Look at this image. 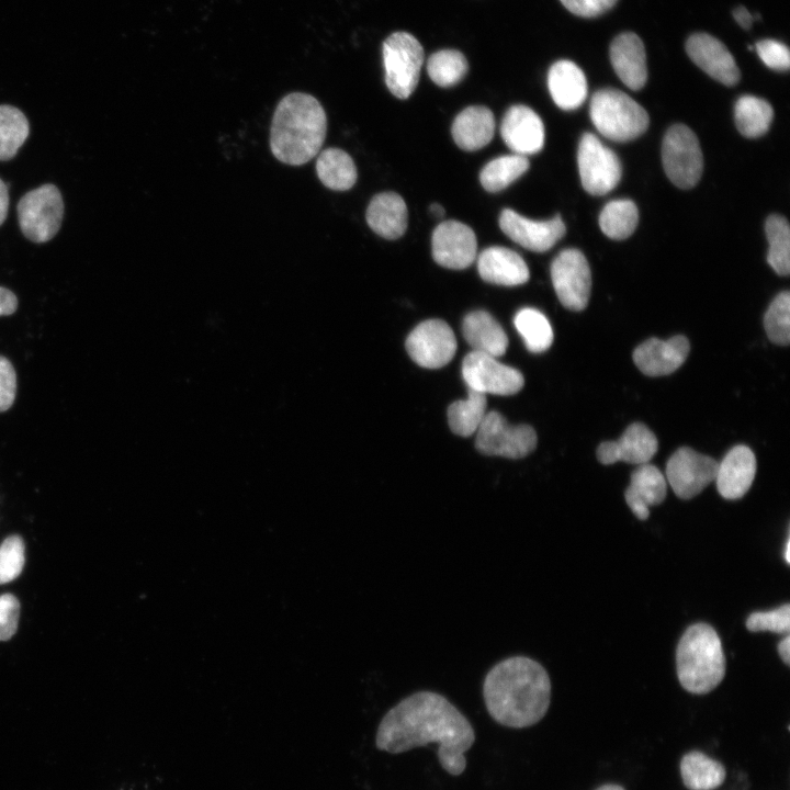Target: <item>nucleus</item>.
Masks as SVG:
<instances>
[{
    "instance_id": "nucleus-1",
    "label": "nucleus",
    "mask_w": 790,
    "mask_h": 790,
    "mask_svg": "<svg viewBox=\"0 0 790 790\" xmlns=\"http://www.w3.org/2000/svg\"><path fill=\"white\" fill-rule=\"evenodd\" d=\"M474 742L469 720L444 696L429 690L414 692L391 708L375 738L379 749L392 754L436 744L439 763L453 776L464 771L465 753Z\"/></svg>"
},
{
    "instance_id": "nucleus-2",
    "label": "nucleus",
    "mask_w": 790,
    "mask_h": 790,
    "mask_svg": "<svg viewBox=\"0 0 790 790\" xmlns=\"http://www.w3.org/2000/svg\"><path fill=\"white\" fill-rule=\"evenodd\" d=\"M489 715L499 724L522 729L538 723L551 702V680L535 659L516 655L495 664L483 681Z\"/></svg>"
},
{
    "instance_id": "nucleus-3",
    "label": "nucleus",
    "mask_w": 790,
    "mask_h": 790,
    "mask_svg": "<svg viewBox=\"0 0 790 790\" xmlns=\"http://www.w3.org/2000/svg\"><path fill=\"white\" fill-rule=\"evenodd\" d=\"M326 131L327 117L319 101L307 93L292 92L274 110L270 149L285 165H305L319 153Z\"/></svg>"
},
{
    "instance_id": "nucleus-4",
    "label": "nucleus",
    "mask_w": 790,
    "mask_h": 790,
    "mask_svg": "<svg viewBox=\"0 0 790 790\" xmlns=\"http://www.w3.org/2000/svg\"><path fill=\"white\" fill-rule=\"evenodd\" d=\"M679 682L691 693L713 690L725 675V657L715 630L703 622L690 625L676 651Z\"/></svg>"
},
{
    "instance_id": "nucleus-5",
    "label": "nucleus",
    "mask_w": 790,
    "mask_h": 790,
    "mask_svg": "<svg viewBox=\"0 0 790 790\" xmlns=\"http://www.w3.org/2000/svg\"><path fill=\"white\" fill-rule=\"evenodd\" d=\"M589 114L598 132L614 142H629L648 127V115L642 105L627 93L601 89L590 100Z\"/></svg>"
},
{
    "instance_id": "nucleus-6",
    "label": "nucleus",
    "mask_w": 790,
    "mask_h": 790,
    "mask_svg": "<svg viewBox=\"0 0 790 790\" xmlns=\"http://www.w3.org/2000/svg\"><path fill=\"white\" fill-rule=\"evenodd\" d=\"M16 213L20 229L26 239L35 244L49 241L61 226V193L53 183L42 184L20 199Z\"/></svg>"
},
{
    "instance_id": "nucleus-7",
    "label": "nucleus",
    "mask_w": 790,
    "mask_h": 790,
    "mask_svg": "<svg viewBox=\"0 0 790 790\" xmlns=\"http://www.w3.org/2000/svg\"><path fill=\"white\" fill-rule=\"evenodd\" d=\"M385 83L393 95L407 99L415 91L424 63V49L407 32H395L383 43Z\"/></svg>"
},
{
    "instance_id": "nucleus-8",
    "label": "nucleus",
    "mask_w": 790,
    "mask_h": 790,
    "mask_svg": "<svg viewBox=\"0 0 790 790\" xmlns=\"http://www.w3.org/2000/svg\"><path fill=\"white\" fill-rule=\"evenodd\" d=\"M663 167L668 179L680 189L695 187L703 170V156L696 134L686 125L675 124L662 145Z\"/></svg>"
},
{
    "instance_id": "nucleus-9",
    "label": "nucleus",
    "mask_w": 790,
    "mask_h": 790,
    "mask_svg": "<svg viewBox=\"0 0 790 790\" xmlns=\"http://www.w3.org/2000/svg\"><path fill=\"white\" fill-rule=\"evenodd\" d=\"M476 432V449L486 455L520 459L531 453L538 442L532 427L512 426L497 411L486 413Z\"/></svg>"
},
{
    "instance_id": "nucleus-10",
    "label": "nucleus",
    "mask_w": 790,
    "mask_h": 790,
    "mask_svg": "<svg viewBox=\"0 0 790 790\" xmlns=\"http://www.w3.org/2000/svg\"><path fill=\"white\" fill-rule=\"evenodd\" d=\"M577 163L582 185L589 194H607L621 179L618 156L591 133L583 134L579 140Z\"/></svg>"
},
{
    "instance_id": "nucleus-11",
    "label": "nucleus",
    "mask_w": 790,
    "mask_h": 790,
    "mask_svg": "<svg viewBox=\"0 0 790 790\" xmlns=\"http://www.w3.org/2000/svg\"><path fill=\"white\" fill-rule=\"evenodd\" d=\"M551 279L561 304L571 311H583L590 297L591 272L578 249L561 251L552 261Z\"/></svg>"
},
{
    "instance_id": "nucleus-12",
    "label": "nucleus",
    "mask_w": 790,
    "mask_h": 790,
    "mask_svg": "<svg viewBox=\"0 0 790 790\" xmlns=\"http://www.w3.org/2000/svg\"><path fill=\"white\" fill-rule=\"evenodd\" d=\"M462 376L469 388L485 395H514L524 384L520 371L500 363L495 357L477 351L470 352L463 359Z\"/></svg>"
},
{
    "instance_id": "nucleus-13",
    "label": "nucleus",
    "mask_w": 790,
    "mask_h": 790,
    "mask_svg": "<svg viewBox=\"0 0 790 790\" xmlns=\"http://www.w3.org/2000/svg\"><path fill=\"white\" fill-rule=\"evenodd\" d=\"M718 466L711 456L681 447L667 461L666 478L676 496L690 499L715 479Z\"/></svg>"
},
{
    "instance_id": "nucleus-14",
    "label": "nucleus",
    "mask_w": 790,
    "mask_h": 790,
    "mask_svg": "<svg viewBox=\"0 0 790 790\" xmlns=\"http://www.w3.org/2000/svg\"><path fill=\"white\" fill-rule=\"evenodd\" d=\"M405 347L418 365L439 369L453 359L458 345L453 330L445 321L428 319L408 335Z\"/></svg>"
},
{
    "instance_id": "nucleus-15",
    "label": "nucleus",
    "mask_w": 790,
    "mask_h": 790,
    "mask_svg": "<svg viewBox=\"0 0 790 790\" xmlns=\"http://www.w3.org/2000/svg\"><path fill=\"white\" fill-rule=\"evenodd\" d=\"M431 249L433 260L439 266L463 270L476 258V236L470 226L458 221H445L435 228Z\"/></svg>"
},
{
    "instance_id": "nucleus-16",
    "label": "nucleus",
    "mask_w": 790,
    "mask_h": 790,
    "mask_svg": "<svg viewBox=\"0 0 790 790\" xmlns=\"http://www.w3.org/2000/svg\"><path fill=\"white\" fill-rule=\"evenodd\" d=\"M499 226L511 240L535 252H544L551 249L563 238L566 232L565 224L560 215L548 221H533L511 208L501 211Z\"/></svg>"
},
{
    "instance_id": "nucleus-17",
    "label": "nucleus",
    "mask_w": 790,
    "mask_h": 790,
    "mask_svg": "<svg viewBox=\"0 0 790 790\" xmlns=\"http://www.w3.org/2000/svg\"><path fill=\"white\" fill-rule=\"evenodd\" d=\"M690 59L706 74L725 86L740 80V70L726 46L707 33L692 34L686 43Z\"/></svg>"
},
{
    "instance_id": "nucleus-18",
    "label": "nucleus",
    "mask_w": 790,
    "mask_h": 790,
    "mask_svg": "<svg viewBox=\"0 0 790 790\" xmlns=\"http://www.w3.org/2000/svg\"><path fill=\"white\" fill-rule=\"evenodd\" d=\"M657 449L658 442L652 430L641 422H634L618 440L601 442L596 454L605 465L619 461L641 465L648 463Z\"/></svg>"
},
{
    "instance_id": "nucleus-19",
    "label": "nucleus",
    "mask_w": 790,
    "mask_h": 790,
    "mask_svg": "<svg viewBox=\"0 0 790 790\" xmlns=\"http://www.w3.org/2000/svg\"><path fill=\"white\" fill-rule=\"evenodd\" d=\"M500 134L505 144L518 155L539 153L544 145V125L541 117L529 106L512 105L505 113Z\"/></svg>"
},
{
    "instance_id": "nucleus-20",
    "label": "nucleus",
    "mask_w": 790,
    "mask_h": 790,
    "mask_svg": "<svg viewBox=\"0 0 790 790\" xmlns=\"http://www.w3.org/2000/svg\"><path fill=\"white\" fill-rule=\"evenodd\" d=\"M690 350L687 337L678 335L662 340L650 338L633 351V361L647 376H663L675 372L686 361Z\"/></svg>"
},
{
    "instance_id": "nucleus-21",
    "label": "nucleus",
    "mask_w": 790,
    "mask_h": 790,
    "mask_svg": "<svg viewBox=\"0 0 790 790\" xmlns=\"http://www.w3.org/2000/svg\"><path fill=\"white\" fill-rule=\"evenodd\" d=\"M757 463L754 452L746 445L733 447L719 463L715 484L725 499H740L751 488Z\"/></svg>"
},
{
    "instance_id": "nucleus-22",
    "label": "nucleus",
    "mask_w": 790,
    "mask_h": 790,
    "mask_svg": "<svg viewBox=\"0 0 790 790\" xmlns=\"http://www.w3.org/2000/svg\"><path fill=\"white\" fill-rule=\"evenodd\" d=\"M609 53L620 80L632 90L642 89L647 79V67L641 38L632 32L621 33L611 42Z\"/></svg>"
},
{
    "instance_id": "nucleus-23",
    "label": "nucleus",
    "mask_w": 790,
    "mask_h": 790,
    "mask_svg": "<svg viewBox=\"0 0 790 790\" xmlns=\"http://www.w3.org/2000/svg\"><path fill=\"white\" fill-rule=\"evenodd\" d=\"M481 278L493 284L516 286L528 282L529 268L516 251L494 246L483 250L477 259Z\"/></svg>"
},
{
    "instance_id": "nucleus-24",
    "label": "nucleus",
    "mask_w": 790,
    "mask_h": 790,
    "mask_svg": "<svg viewBox=\"0 0 790 790\" xmlns=\"http://www.w3.org/2000/svg\"><path fill=\"white\" fill-rule=\"evenodd\" d=\"M667 482L662 472L650 463L639 465L631 474L630 485L625 489V501L640 520L650 516V507L663 503L666 497Z\"/></svg>"
},
{
    "instance_id": "nucleus-25",
    "label": "nucleus",
    "mask_w": 790,
    "mask_h": 790,
    "mask_svg": "<svg viewBox=\"0 0 790 790\" xmlns=\"http://www.w3.org/2000/svg\"><path fill=\"white\" fill-rule=\"evenodd\" d=\"M365 218L370 228L379 236L397 239L405 234L408 225L407 205L398 193L382 192L370 201Z\"/></svg>"
},
{
    "instance_id": "nucleus-26",
    "label": "nucleus",
    "mask_w": 790,
    "mask_h": 790,
    "mask_svg": "<svg viewBox=\"0 0 790 790\" xmlns=\"http://www.w3.org/2000/svg\"><path fill=\"white\" fill-rule=\"evenodd\" d=\"M548 87L555 104L565 111L579 108L587 97L586 77L571 60H558L550 67Z\"/></svg>"
},
{
    "instance_id": "nucleus-27",
    "label": "nucleus",
    "mask_w": 790,
    "mask_h": 790,
    "mask_svg": "<svg viewBox=\"0 0 790 790\" xmlns=\"http://www.w3.org/2000/svg\"><path fill=\"white\" fill-rule=\"evenodd\" d=\"M495 132L493 112L482 105H471L454 119L451 134L455 144L463 150L474 151L486 146Z\"/></svg>"
},
{
    "instance_id": "nucleus-28",
    "label": "nucleus",
    "mask_w": 790,
    "mask_h": 790,
    "mask_svg": "<svg viewBox=\"0 0 790 790\" xmlns=\"http://www.w3.org/2000/svg\"><path fill=\"white\" fill-rule=\"evenodd\" d=\"M462 332L473 351L498 358L507 350L508 338L505 330L485 311H475L467 314L463 319Z\"/></svg>"
},
{
    "instance_id": "nucleus-29",
    "label": "nucleus",
    "mask_w": 790,
    "mask_h": 790,
    "mask_svg": "<svg viewBox=\"0 0 790 790\" xmlns=\"http://www.w3.org/2000/svg\"><path fill=\"white\" fill-rule=\"evenodd\" d=\"M320 182L334 191H347L357 182L358 171L351 156L339 148L324 149L316 161Z\"/></svg>"
},
{
    "instance_id": "nucleus-30",
    "label": "nucleus",
    "mask_w": 790,
    "mask_h": 790,
    "mask_svg": "<svg viewBox=\"0 0 790 790\" xmlns=\"http://www.w3.org/2000/svg\"><path fill=\"white\" fill-rule=\"evenodd\" d=\"M680 774L685 786L690 790H712L725 779L722 764L700 752H690L682 757Z\"/></svg>"
},
{
    "instance_id": "nucleus-31",
    "label": "nucleus",
    "mask_w": 790,
    "mask_h": 790,
    "mask_svg": "<svg viewBox=\"0 0 790 790\" xmlns=\"http://www.w3.org/2000/svg\"><path fill=\"white\" fill-rule=\"evenodd\" d=\"M734 117L735 125L743 136L756 138L768 131L774 119V110L766 100L746 94L736 101Z\"/></svg>"
},
{
    "instance_id": "nucleus-32",
    "label": "nucleus",
    "mask_w": 790,
    "mask_h": 790,
    "mask_svg": "<svg viewBox=\"0 0 790 790\" xmlns=\"http://www.w3.org/2000/svg\"><path fill=\"white\" fill-rule=\"evenodd\" d=\"M486 395L469 388L466 399L456 400L448 408V421L451 430L461 437L473 435L486 415Z\"/></svg>"
},
{
    "instance_id": "nucleus-33",
    "label": "nucleus",
    "mask_w": 790,
    "mask_h": 790,
    "mask_svg": "<svg viewBox=\"0 0 790 790\" xmlns=\"http://www.w3.org/2000/svg\"><path fill=\"white\" fill-rule=\"evenodd\" d=\"M530 162L527 156L512 154L497 157L487 162L479 173V181L488 192H499L520 178Z\"/></svg>"
},
{
    "instance_id": "nucleus-34",
    "label": "nucleus",
    "mask_w": 790,
    "mask_h": 790,
    "mask_svg": "<svg viewBox=\"0 0 790 790\" xmlns=\"http://www.w3.org/2000/svg\"><path fill=\"white\" fill-rule=\"evenodd\" d=\"M639 222V211L631 200H613L607 203L599 215L602 233L614 240H622L633 234Z\"/></svg>"
},
{
    "instance_id": "nucleus-35",
    "label": "nucleus",
    "mask_w": 790,
    "mask_h": 790,
    "mask_svg": "<svg viewBox=\"0 0 790 790\" xmlns=\"http://www.w3.org/2000/svg\"><path fill=\"white\" fill-rule=\"evenodd\" d=\"M30 124L25 114L9 104L0 105V161L12 159L25 143Z\"/></svg>"
},
{
    "instance_id": "nucleus-36",
    "label": "nucleus",
    "mask_w": 790,
    "mask_h": 790,
    "mask_svg": "<svg viewBox=\"0 0 790 790\" xmlns=\"http://www.w3.org/2000/svg\"><path fill=\"white\" fill-rule=\"evenodd\" d=\"M514 324L529 351L540 353L551 347L553 330L550 321L540 311L522 308L516 314Z\"/></svg>"
},
{
    "instance_id": "nucleus-37",
    "label": "nucleus",
    "mask_w": 790,
    "mask_h": 790,
    "mask_svg": "<svg viewBox=\"0 0 790 790\" xmlns=\"http://www.w3.org/2000/svg\"><path fill=\"white\" fill-rule=\"evenodd\" d=\"M768 240L767 262L779 275L790 271V229L786 217L770 215L765 224Z\"/></svg>"
},
{
    "instance_id": "nucleus-38",
    "label": "nucleus",
    "mask_w": 790,
    "mask_h": 790,
    "mask_svg": "<svg viewBox=\"0 0 790 790\" xmlns=\"http://www.w3.org/2000/svg\"><path fill=\"white\" fill-rule=\"evenodd\" d=\"M469 69L465 56L456 49L433 53L427 61L430 79L439 87L448 88L459 83Z\"/></svg>"
},
{
    "instance_id": "nucleus-39",
    "label": "nucleus",
    "mask_w": 790,
    "mask_h": 790,
    "mask_svg": "<svg viewBox=\"0 0 790 790\" xmlns=\"http://www.w3.org/2000/svg\"><path fill=\"white\" fill-rule=\"evenodd\" d=\"M764 327L769 340L778 346L790 341V294L779 293L770 303L764 316Z\"/></svg>"
},
{
    "instance_id": "nucleus-40",
    "label": "nucleus",
    "mask_w": 790,
    "mask_h": 790,
    "mask_svg": "<svg viewBox=\"0 0 790 790\" xmlns=\"http://www.w3.org/2000/svg\"><path fill=\"white\" fill-rule=\"evenodd\" d=\"M25 562V546L21 537H8L0 545V585L15 579Z\"/></svg>"
},
{
    "instance_id": "nucleus-41",
    "label": "nucleus",
    "mask_w": 790,
    "mask_h": 790,
    "mask_svg": "<svg viewBox=\"0 0 790 790\" xmlns=\"http://www.w3.org/2000/svg\"><path fill=\"white\" fill-rule=\"evenodd\" d=\"M746 628L751 632L769 631L777 634H789V603H785L774 610L753 612L746 620Z\"/></svg>"
},
{
    "instance_id": "nucleus-42",
    "label": "nucleus",
    "mask_w": 790,
    "mask_h": 790,
    "mask_svg": "<svg viewBox=\"0 0 790 790\" xmlns=\"http://www.w3.org/2000/svg\"><path fill=\"white\" fill-rule=\"evenodd\" d=\"M756 52L763 63L770 69L786 71L790 66L788 47L775 40H763L756 43Z\"/></svg>"
},
{
    "instance_id": "nucleus-43",
    "label": "nucleus",
    "mask_w": 790,
    "mask_h": 790,
    "mask_svg": "<svg viewBox=\"0 0 790 790\" xmlns=\"http://www.w3.org/2000/svg\"><path fill=\"white\" fill-rule=\"evenodd\" d=\"M20 602L11 594L0 596V641H8L18 629Z\"/></svg>"
},
{
    "instance_id": "nucleus-44",
    "label": "nucleus",
    "mask_w": 790,
    "mask_h": 790,
    "mask_svg": "<svg viewBox=\"0 0 790 790\" xmlns=\"http://www.w3.org/2000/svg\"><path fill=\"white\" fill-rule=\"evenodd\" d=\"M15 395V370L10 360L0 356V413H3L12 407Z\"/></svg>"
},
{
    "instance_id": "nucleus-45",
    "label": "nucleus",
    "mask_w": 790,
    "mask_h": 790,
    "mask_svg": "<svg viewBox=\"0 0 790 790\" xmlns=\"http://www.w3.org/2000/svg\"><path fill=\"white\" fill-rule=\"evenodd\" d=\"M573 14L583 18L598 16L610 10L617 0H560Z\"/></svg>"
},
{
    "instance_id": "nucleus-46",
    "label": "nucleus",
    "mask_w": 790,
    "mask_h": 790,
    "mask_svg": "<svg viewBox=\"0 0 790 790\" xmlns=\"http://www.w3.org/2000/svg\"><path fill=\"white\" fill-rule=\"evenodd\" d=\"M18 297L9 289L0 286V316L13 314L18 308Z\"/></svg>"
},
{
    "instance_id": "nucleus-47",
    "label": "nucleus",
    "mask_w": 790,
    "mask_h": 790,
    "mask_svg": "<svg viewBox=\"0 0 790 790\" xmlns=\"http://www.w3.org/2000/svg\"><path fill=\"white\" fill-rule=\"evenodd\" d=\"M9 210V189L5 182L0 179V226L4 223Z\"/></svg>"
},
{
    "instance_id": "nucleus-48",
    "label": "nucleus",
    "mask_w": 790,
    "mask_h": 790,
    "mask_svg": "<svg viewBox=\"0 0 790 790\" xmlns=\"http://www.w3.org/2000/svg\"><path fill=\"white\" fill-rule=\"evenodd\" d=\"M735 21L745 30H748L754 21V16L745 7H737L733 11Z\"/></svg>"
},
{
    "instance_id": "nucleus-49",
    "label": "nucleus",
    "mask_w": 790,
    "mask_h": 790,
    "mask_svg": "<svg viewBox=\"0 0 790 790\" xmlns=\"http://www.w3.org/2000/svg\"><path fill=\"white\" fill-rule=\"evenodd\" d=\"M778 653L781 659L786 665H789L790 663V636L787 634L779 643H778Z\"/></svg>"
},
{
    "instance_id": "nucleus-50",
    "label": "nucleus",
    "mask_w": 790,
    "mask_h": 790,
    "mask_svg": "<svg viewBox=\"0 0 790 790\" xmlns=\"http://www.w3.org/2000/svg\"><path fill=\"white\" fill-rule=\"evenodd\" d=\"M429 212L436 218H441L444 216V208L439 203H432L429 206Z\"/></svg>"
},
{
    "instance_id": "nucleus-51",
    "label": "nucleus",
    "mask_w": 790,
    "mask_h": 790,
    "mask_svg": "<svg viewBox=\"0 0 790 790\" xmlns=\"http://www.w3.org/2000/svg\"><path fill=\"white\" fill-rule=\"evenodd\" d=\"M597 790H624V789L617 785H606V786L598 788Z\"/></svg>"
},
{
    "instance_id": "nucleus-52",
    "label": "nucleus",
    "mask_w": 790,
    "mask_h": 790,
    "mask_svg": "<svg viewBox=\"0 0 790 790\" xmlns=\"http://www.w3.org/2000/svg\"><path fill=\"white\" fill-rule=\"evenodd\" d=\"M789 546H790V542H789V540H787L786 551H785V557H786V562H787V563L790 562V558H789V554H790Z\"/></svg>"
}]
</instances>
